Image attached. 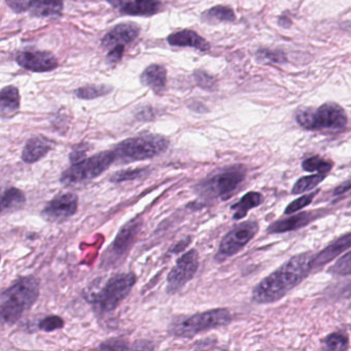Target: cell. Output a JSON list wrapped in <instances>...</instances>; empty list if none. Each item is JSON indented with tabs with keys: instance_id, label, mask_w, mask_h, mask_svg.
<instances>
[{
	"instance_id": "cell-1",
	"label": "cell",
	"mask_w": 351,
	"mask_h": 351,
	"mask_svg": "<svg viewBox=\"0 0 351 351\" xmlns=\"http://www.w3.org/2000/svg\"><path fill=\"white\" fill-rule=\"evenodd\" d=\"M313 254L309 252L297 254L289 258L278 270L263 279L252 291L256 303H273L285 297L297 287L313 269Z\"/></svg>"
},
{
	"instance_id": "cell-2",
	"label": "cell",
	"mask_w": 351,
	"mask_h": 351,
	"mask_svg": "<svg viewBox=\"0 0 351 351\" xmlns=\"http://www.w3.org/2000/svg\"><path fill=\"white\" fill-rule=\"evenodd\" d=\"M40 297V282L34 276L19 277L0 297V315L3 324H14Z\"/></svg>"
},
{
	"instance_id": "cell-3",
	"label": "cell",
	"mask_w": 351,
	"mask_h": 351,
	"mask_svg": "<svg viewBox=\"0 0 351 351\" xmlns=\"http://www.w3.org/2000/svg\"><path fill=\"white\" fill-rule=\"evenodd\" d=\"M169 141L162 135L145 134L123 141L112 149L114 163L129 164L153 159L167 151Z\"/></svg>"
},
{
	"instance_id": "cell-4",
	"label": "cell",
	"mask_w": 351,
	"mask_h": 351,
	"mask_svg": "<svg viewBox=\"0 0 351 351\" xmlns=\"http://www.w3.org/2000/svg\"><path fill=\"white\" fill-rule=\"evenodd\" d=\"M135 283L136 275L134 273L114 275L97 293H92L90 303L99 314L114 311L128 297Z\"/></svg>"
},
{
	"instance_id": "cell-5",
	"label": "cell",
	"mask_w": 351,
	"mask_h": 351,
	"mask_svg": "<svg viewBox=\"0 0 351 351\" xmlns=\"http://www.w3.org/2000/svg\"><path fill=\"white\" fill-rule=\"evenodd\" d=\"M231 320L232 315L228 309L209 310L176 320L170 326V332L173 336L191 338L199 332L227 326Z\"/></svg>"
},
{
	"instance_id": "cell-6",
	"label": "cell",
	"mask_w": 351,
	"mask_h": 351,
	"mask_svg": "<svg viewBox=\"0 0 351 351\" xmlns=\"http://www.w3.org/2000/svg\"><path fill=\"white\" fill-rule=\"evenodd\" d=\"M298 124L306 130L337 131L347 124L345 110L336 104H326L317 110H303L295 117Z\"/></svg>"
},
{
	"instance_id": "cell-7",
	"label": "cell",
	"mask_w": 351,
	"mask_h": 351,
	"mask_svg": "<svg viewBox=\"0 0 351 351\" xmlns=\"http://www.w3.org/2000/svg\"><path fill=\"white\" fill-rule=\"evenodd\" d=\"M114 163V156L112 149L96 154L91 158L73 164L61 176V184L64 186L85 184L101 176Z\"/></svg>"
},
{
	"instance_id": "cell-8",
	"label": "cell",
	"mask_w": 351,
	"mask_h": 351,
	"mask_svg": "<svg viewBox=\"0 0 351 351\" xmlns=\"http://www.w3.org/2000/svg\"><path fill=\"white\" fill-rule=\"evenodd\" d=\"M244 178L245 171L243 168L240 166L230 167L199 182L195 186V191L203 198L226 200L231 197L232 193L243 182Z\"/></svg>"
},
{
	"instance_id": "cell-9",
	"label": "cell",
	"mask_w": 351,
	"mask_h": 351,
	"mask_svg": "<svg viewBox=\"0 0 351 351\" xmlns=\"http://www.w3.org/2000/svg\"><path fill=\"white\" fill-rule=\"evenodd\" d=\"M258 226L256 221H245L234 228L221 240L215 260L223 262L226 258L238 254L258 233Z\"/></svg>"
},
{
	"instance_id": "cell-10",
	"label": "cell",
	"mask_w": 351,
	"mask_h": 351,
	"mask_svg": "<svg viewBox=\"0 0 351 351\" xmlns=\"http://www.w3.org/2000/svg\"><path fill=\"white\" fill-rule=\"evenodd\" d=\"M198 252L196 250H189L178 258L176 266L171 269L167 276L166 291L168 293L172 295L178 293L189 281L192 280L198 271Z\"/></svg>"
},
{
	"instance_id": "cell-11",
	"label": "cell",
	"mask_w": 351,
	"mask_h": 351,
	"mask_svg": "<svg viewBox=\"0 0 351 351\" xmlns=\"http://www.w3.org/2000/svg\"><path fill=\"white\" fill-rule=\"evenodd\" d=\"M141 228V219H132L128 221L126 225L123 226L122 229L119 231L116 239L112 242L110 247L106 250L104 262L110 265L120 261L130 250L133 242L136 239Z\"/></svg>"
},
{
	"instance_id": "cell-12",
	"label": "cell",
	"mask_w": 351,
	"mask_h": 351,
	"mask_svg": "<svg viewBox=\"0 0 351 351\" xmlns=\"http://www.w3.org/2000/svg\"><path fill=\"white\" fill-rule=\"evenodd\" d=\"M79 208V198L75 193L57 195L42 211L43 217L52 223H60L73 217Z\"/></svg>"
},
{
	"instance_id": "cell-13",
	"label": "cell",
	"mask_w": 351,
	"mask_h": 351,
	"mask_svg": "<svg viewBox=\"0 0 351 351\" xmlns=\"http://www.w3.org/2000/svg\"><path fill=\"white\" fill-rule=\"evenodd\" d=\"M16 61L20 66L32 73H49L58 67L55 55L47 51H22L18 53Z\"/></svg>"
},
{
	"instance_id": "cell-14",
	"label": "cell",
	"mask_w": 351,
	"mask_h": 351,
	"mask_svg": "<svg viewBox=\"0 0 351 351\" xmlns=\"http://www.w3.org/2000/svg\"><path fill=\"white\" fill-rule=\"evenodd\" d=\"M108 3L124 15L153 16L161 9L160 0H108Z\"/></svg>"
},
{
	"instance_id": "cell-15",
	"label": "cell",
	"mask_w": 351,
	"mask_h": 351,
	"mask_svg": "<svg viewBox=\"0 0 351 351\" xmlns=\"http://www.w3.org/2000/svg\"><path fill=\"white\" fill-rule=\"evenodd\" d=\"M139 32L141 29L135 24H119L102 38V47L108 50L117 46L126 47L138 38Z\"/></svg>"
},
{
	"instance_id": "cell-16",
	"label": "cell",
	"mask_w": 351,
	"mask_h": 351,
	"mask_svg": "<svg viewBox=\"0 0 351 351\" xmlns=\"http://www.w3.org/2000/svg\"><path fill=\"white\" fill-rule=\"evenodd\" d=\"M53 149L52 141L44 136L32 137L26 143L22 152V160L25 163L32 164L40 161L43 158L46 157L47 154Z\"/></svg>"
},
{
	"instance_id": "cell-17",
	"label": "cell",
	"mask_w": 351,
	"mask_h": 351,
	"mask_svg": "<svg viewBox=\"0 0 351 351\" xmlns=\"http://www.w3.org/2000/svg\"><path fill=\"white\" fill-rule=\"evenodd\" d=\"M167 40L171 46L190 47L202 52H207L210 49L209 43L193 30H182V32L170 34Z\"/></svg>"
},
{
	"instance_id": "cell-18",
	"label": "cell",
	"mask_w": 351,
	"mask_h": 351,
	"mask_svg": "<svg viewBox=\"0 0 351 351\" xmlns=\"http://www.w3.org/2000/svg\"><path fill=\"white\" fill-rule=\"evenodd\" d=\"M141 82L143 86L149 87L156 94H162L165 91L167 83V71L162 65H149L141 73Z\"/></svg>"
},
{
	"instance_id": "cell-19",
	"label": "cell",
	"mask_w": 351,
	"mask_h": 351,
	"mask_svg": "<svg viewBox=\"0 0 351 351\" xmlns=\"http://www.w3.org/2000/svg\"><path fill=\"white\" fill-rule=\"evenodd\" d=\"M349 247H351V233L339 238L336 241L330 244L328 247L324 248L322 252H320L317 256H314L312 267L313 268H320L324 265L328 264L339 254H342L345 250H348Z\"/></svg>"
},
{
	"instance_id": "cell-20",
	"label": "cell",
	"mask_w": 351,
	"mask_h": 351,
	"mask_svg": "<svg viewBox=\"0 0 351 351\" xmlns=\"http://www.w3.org/2000/svg\"><path fill=\"white\" fill-rule=\"evenodd\" d=\"M317 217L316 213H302L299 215H293L289 219H281V221H275L274 223L268 228L269 233H285V232L293 231V230L300 229L305 227L306 225L313 221Z\"/></svg>"
},
{
	"instance_id": "cell-21",
	"label": "cell",
	"mask_w": 351,
	"mask_h": 351,
	"mask_svg": "<svg viewBox=\"0 0 351 351\" xmlns=\"http://www.w3.org/2000/svg\"><path fill=\"white\" fill-rule=\"evenodd\" d=\"M64 9V0H30L32 16L40 18L59 17Z\"/></svg>"
},
{
	"instance_id": "cell-22",
	"label": "cell",
	"mask_w": 351,
	"mask_h": 351,
	"mask_svg": "<svg viewBox=\"0 0 351 351\" xmlns=\"http://www.w3.org/2000/svg\"><path fill=\"white\" fill-rule=\"evenodd\" d=\"M20 108L19 90L14 86L3 88L0 97V114L3 119L12 118Z\"/></svg>"
},
{
	"instance_id": "cell-23",
	"label": "cell",
	"mask_w": 351,
	"mask_h": 351,
	"mask_svg": "<svg viewBox=\"0 0 351 351\" xmlns=\"http://www.w3.org/2000/svg\"><path fill=\"white\" fill-rule=\"evenodd\" d=\"M25 194L17 188H10L1 197V210L3 213L19 210L25 205Z\"/></svg>"
},
{
	"instance_id": "cell-24",
	"label": "cell",
	"mask_w": 351,
	"mask_h": 351,
	"mask_svg": "<svg viewBox=\"0 0 351 351\" xmlns=\"http://www.w3.org/2000/svg\"><path fill=\"white\" fill-rule=\"evenodd\" d=\"M263 201H264V197H263L262 194H260V193L250 192L244 195V196L240 199L239 202L236 203V204H234L233 206L231 207L233 210H235L233 219H243V217H245L246 215H247L250 209L258 207V205L262 204Z\"/></svg>"
},
{
	"instance_id": "cell-25",
	"label": "cell",
	"mask_w": 351,
	"mask_h": 351,
	"mask_svg": "<svg viewBox=\"0 0 351 351\" xmlns=\"http://www.w3.org/2000/svg\"><path fill=\"white\" fill-rule=\"evenodd\" d=\"M203 22L208 24H217L219 22H233L236 20L233 10L223 5H217L204 12L201 16Z\"/></svg>"
},
{
	"instance_id": "cell-26",
	"label": "cell",
	"mask_w": 351,
	"mask_h": 351,
	"mask_svg": "<svg viewBox=\"0 0 351 351\" xmlns=\"http://www.w3.org/2000/svg\"><path fill=\"white\" fill-rule=\"evenodd\" d=\"M112 91V87L108 85H87L75 90V94L80 99L91 100L102 97Z\"/></svg>"
},
{
	"instance_id": "cell-27",
	"label": "cell",
	"mask_w": 351,
	"mask_h": 351,
	"mask_svg": "<svg viewBox=\"0 0 351 351\" xmlns=\"http://www.w3.org/2000/svg\"><path fill=\"white\" fill-rule=\"evenodd\" d=\"M324 180V174H315V176H304L300 178L295 186H293L291 193L293 194H302V193L307 192V191L312 190V189L317 186L322 180Z\"/></svg>"
},
{
	"instance_id": "cell-28",
	"label": "cell",
	"mask_w": 351,
	"mask_h": 351,
	"mask_svg": "<svg viewBox=\"0 0 351 351\" xmlns=\"http://www.w3.org/2000/svg\"><path fill=\"white\" fill-rule=\"evenodd\" d=\"M149 173L147 168H137V169L123 170V171L116 172L110 176V182L114 184L119 182H129V180H138V178H145Z\"/></svg>"
},
{
	"instance_id": "cell-29",
	"label": "cell",
	"mask_w": 351,
	"mask_h": 351,
	"mask_svg": "<svg viewBox=\"0 0 351 351\" xmlns=\"http://www.w3.org/2000/svg\"><path fill=\"white\" fill-rule=\"evenodd\" d=\"M302 167L305 171L308 172H319L322 174L328 173L332 169V164L330 162L326 161L322 158L315 156V157L306 159L302 164Z\"/></svg>"
},
{
	"instance_id": "cell-30",
	"label": "cell",
	"mask_w": 351,
	"mask_h": 351,
	"mask_svg": "<svg viewBox=\"0 0 351 351\" xmlns=\"http://www.w3.org/2000/svg\"><path fill=\"white\" fill-rule=\"evenodd\" d=\"M326 345L330 350H345L348 348V337L344 332H332L326 337Z\"/></svg>"
},
{
	"instance_id": "cell-31",
	"label": "cell",
	"mask_w": 351,
	"mask_h": 351,
	"mask_svg": "<svg viewBox=\"0 0 351 351\" xmlns=\"http://www.w3.org/2000/svg\"><path fill=\"white\" fill-rule=\"evenodd\" d=\"M330 273L343 276L351 274V250L335 263L334 266L330 268Z\"/></svg>"
},
{
	"instance_id": "cell-32",
	"label": "cell",
	"mask_w": 351,
	"mask_h": 351,
	"mask_svg": "<svg viewBox=\"0 0 351 351\" xmlns=\"http://www.w3.org/2000/svg\"><path fill=\"white\" fill-rule=\"evenodd\" d=\"M64 326V320L58 315H50L40 320L38 324L40 330L46 332H54L56 330H60Z\"/></svg>"
},
{
	"instance_id": "cell-33",
	"label": "cell",
	"mask_w": 351,
	"mask_h": 351,
	"mask_svg": "<svg viewBox=\"0 0 351 351\" xmlns=\"http://www.w3.org/2000/svg\"><path fill=\"white\" fill-rule=\"evenodd\" d=\"M256 58L261 62L276 63V64H282L287 61V57L282 52L278 51L261 50L256 54Z\"/></svg>"
},
{
	"instance_id": "cell-34",
	"label": "cell",
	"mask_w": 351,
	"mask_h": 351,
	"mask_svg": "<svg viewBox=\"0 0 351 351\" xmlns=\"http://www.w3.org/2000/svg\"><path fill=\"white\" fill-rule=\"evenodd\" d=\"M317 193L318 191H315V192L310 193V194L305 195V196H302L301 198L293 201V202L287 205V208H285V215H291V213H297L300 209L308 206V205L313 201L314 197L317 195Z\"/></svg>"
},
{
	"instance_id": "cell-35",
	"label": "cell",
	"mask_w": 351,
	"mask_h": 351,
	"mask_svg": "<svg viewBox=\"0 0 351 351\" xmlns=\"http://www.w3.org/2000/svg\"><path fill=\"white\" fill-rule=\"evenodd\" d=\"M194 79L197 85L205 90H213L215 86V77L203 71H197L194 73Z\"/></svg>"
},
{
	"instance_id": "cell-36",
	"label": "cell",
	"mask_w": 351,
	"mask_h": 351,
	"mask_svg": "<svg viewBox=\"0 0 351 351\" xmlns=\"http://www.w3.org/2000/svg\"><path fill=\"white\" fill-rule=\"evenodd\" d=\"M88 149H89V145L87 143H81V145H75L73 151H71V155H69L71 163H77V162H81L86 159V153H87Z\"/></svg>"
},
{
	"instance_id": "cell-37",
	"label": "cell",
	"mask_w": 351,
	"mask_h": 351,
	"mask_svg": "<svg viewBox=\"0 0 351 351\" xmlns=\"http://www.w3.org/2000/svg\"><path fill=\"white\" fill-rule=\"evenodd\" d=\"M99 348L112 349V350H124V349H129L130 347L128 346L126 341L121 340V339H110V340L102 343Z\"/></svg>"
},
{
	"instance_id": "cell-38",
	"label": "cell",
	"mask_w": 351,
	"mask_h": 351,
	"mask_svg": "<svg viewBox=\"0 0 351 351\" xmlns=\"http://www.w3.org/2000/svg\"><path fill=\"white\" fill-rule=\"evenodd\" d=\"M125 52V46H117L114 48L110 49V52L108 53V62L110 65L117 64L120 62L122 59L123 55Z\"/></svg>"
},
{
	"instance_id": "cell-39",
	"label": "cell",
	"mask_w": 351,
	"mask_h": 351,
	"mask_svg": "<svg viewBox=\"0 0 351 351\" xmlns=\"http://www.w3.org/2000/svg\"><path fill=\"white\" fill-rule=\"evenodd\" d=\"M30 1L28 0H7V5L16 13H23L29 10Z\"/></svg>"
},
{
	"instance_id": "cell-40",
	"label": "cell",
	"mask_w": 351,
	"mask_h": 351,
	"mask_svg": "<svg viewBox=\"0 0 351 351\" xmlns=\"http://www.w3.org/2000/svg\"><path fill=\"white\" fill-rule=\"evenodd\" d=\"M191 242V238L188 237L186 238V239L182 240V241L178 242V244H176V246H174L173 248H172V252H174V254H178V252H182V250H184V248L188 246V244Z\"/></svg>"
},
{
	"instance_id": "cell-41",
	"label": "cell",
	"mask_w": 351,
	"mask_h": 351,
	"mask_svg": "<svg viewBox=\"0 0 351 351\" xmlns=\"http://www.w3.org/2000/svg\"><path fill=\"white\" fill-rule=\"evenodd\" d=\"M351 189V180L349 182H344V184H341L340 186L336 189L335 191V195H340L343 194V193L347 192V191L350 190Z\"/></svg>"
},
{
	"instance_id": "cell-42",
	"label": "cell",
	"mask_w": 351,
	"mask_h": 351,
	"mask_svg": "<svg viewBox=\"0 0 351 351\" xmlns=\"http://www.w3.org/2000/svg\"><path fill=\"white\" fill-rule=\"evenodd\" d=\"M141 343V342H139ZM152 343L149 342H143L141 341V344H138V342L135 343L134 346L131 347L132 349H153V345H151Z\"/></svg>"
}]
</instances>
